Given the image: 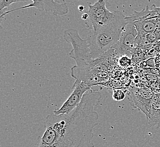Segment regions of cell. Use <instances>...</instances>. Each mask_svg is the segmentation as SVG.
<instances>
[{"mask_svg": "<svg viewBox=\"0 0 160 147\" xmlns=\"http://www.w3.org/2000/svg\"><path fill=\"white\" fill-rule=\"evenodd\" d=\"M101 98L100 92L90 89L70 113L49 114L44 122L46 130L34 147H94L93 130L99 124L94 108Z\"/></svg>", "mask_w": 160, "mask_h": 147, "instance_id": "obj_1", "label": "cell"}, {"mask_svg": "<svg viewBox=\"0 0 160 147\" xmlns=\"http://www.w3.org/2000/svg\"><path fill=\"white\" fill-rule=\"evenodd\" d=\"M63 37L65 41L73 47L69 55L76 63L71 69V76L75 79L74 83H83L92 87L106 82L116 64V59H118L114 49L94 59L87 40L82 39L76 30L70 28L65 30Z\"/></svg>", "mask_w": 160, "mask_h": 147, "instance_id": "obj_2", "label": "cell"}, {"mask_svg": "<svg viewBox=\"0 0 160 147\" xmlns=\"http://www.w3.org/2000/svg\"><path fill=\"white\" fill-rule=\"evenodd\" d=\"M113 21L108 25L88 31L87 40L90 54L94 59L100 57L114 46L119 40L126 25V17L122 12L115 10Z\"/></svg>", "mask_w": 160, "mask_h": 147, "instance_id": "obj_3", "label": "cell"}, {"mask_svg": "<svg viewBox=\"0 0 160 147\" xmlns=\"http://www.w3.org/2000/svg\"><path fill=\"white\" fill-rule=\"evenodd\" d=\"M88 5L89 9L86 12L89 18L85 21L87 30L103 27L113 21L115 12L108 9L105 1L99 0L92 5L90 3Z\"/></svg>", "mask_w": 160, "mask_h": 147, "instance_id": "obj_4", "label": "cell"}, {"mask_svg": "<svg viewBox=\"0 0 160 147\" xmlns=\"http://www.w3.org/2000/svg\"><path fill=\"white\" fill-rule=\"evenodd\" d=\"M137 36L138 32L134 23L127 21L126 25L121 34L119 40L111 48L114 49L117 58L119 59L123 56L128 57L132 56L135 49V41Z\"/></svg>", "mask_w": 160, "mask_h": 147, "instance_id": "obj_5", "label": "cell"}, {"mask_svg": "<svg viewBox=\"0 0 160 147\" xmlns=\"http://www.w3.org/2000/svg\"><path fill=\"white\" fill-rule=\"evenodd\" d=\"M155 95L152 90L144 88H131L128 90V99L133 107L144 114L148 120L152 99Z\"/></svg>", "mask_w": 160, "mask_h": 147, "instance_id": "obj_6", "label": "cell"}, {"mask_svg": "<svg viewBox=\"0 0 160 147\" xmlns=\"http://www.w3.org/2000/svg\"><path fill=\"white\" fill-rule=\"evenodd\" d=\"M32 3L28 4L26 6L18 7L14 9L11 10L3 12V14L0 16L1 22L2 21L3 17L11 12H15L16 10L20 9H25L30 7H34L37 9L39 12L46 11V12H52L54 16H62L66 15L68 12V7L66 2L60 3L58 1H38V0H32Z\"/></svg>", "mask_w": 160, "mask_h": 147, "instance_id": "obj_7", "label": "cell"}, {"mask_svg": "<svg viewBox=\"0 0 160 147\" xmlns=\"http://www.w3.org/2000/svg\"><path fill=\"white\" fill-rule=\"evenodd\" d=\"M73 91L68 99L60 108L55 109L53 113L55 115L67 114L71 113L80 105L86 92L91 89V87L83 83H74L72 87Z\"/></svg>", "mask_w": 160, "mask_h": 147, "instance_id": "obj_8", "label": "cell"}, {"mask_svg": "<svg viewBox=\"0 0 160 147\" xmlns=\"http://www.w3.org/2000/svg\"><path fill=\"white\" fill-rule=\"evenodd\" d=\"M148 126L152 128H160V92L155 93L152 101L151 111L148 120Z\"/></svg>", "mask_w": 160, "mask_h": 147, "instance_id": "obj_9", "label": "cell"}, {"mask_svg": "<svg viewBox=\"0 0 160 147\" xmlns=\"http://www.w3.org/2000/svg\"><path fill=\"white\" fill-rule=\"evenodd\" d=\"M150 9L148 5H147L145 8L142 9L140 12L135 11L132 15L126 17L127 21H132L135 23V21L151 19L158 18V16L156 12L152 7Z\"/></svg>", "mask_w": 160, "mask_h": 147, "instance_id": "obj_10", "label": "cell"}, {"mask_svg": "<svg viewBox=\"0 0 160 147\" xmlns=\"http://www.w3.org/2000/svg\"><path fill=\"white\" fill-rule=\"evenodd\" d=\"M157 18L146 19L136 21L134 23L138 34L147 35L153 33L156 30Z\"/></svg>", "mask_w": 160, "mask_h": 147, "instance_id": "obj_11", "label": "cell"}, {"mask_svg": "<svg viewBox=\"0 0 160 147\" xmlns=\"http://www.w3.org/2000/svg\"><path fill=\"white\" fill-rule=\"evenodd\" d=\"M127 92L128 91L127 89L124 90V89H119V88L114 89L112 97L115 101H122L124 100V98H125Z\"/></svg>", "mask_w": 160, "mask_h": 147, "instance_id": "obj_12", "label": "cell"}, {"mask_svg": "<svg viewBox=\"0 0 160 147\" xmlns=\"http://www.w3.org/2000/svg\"><path fill=\"white\" fill-rule=\"evenodd\" d=\"M26 2V1H19V0H0V16L3 14L2 10L6 7L10 6L12 3L17 2Z\"/></svg>", "mask_w": 160, "mask_h": 147, "instance_id": "obj_13", "label": "cell"}, {"mask_svg": "<svg viewBox=\"0 0 160 147\" xmlns=\"http://www.w3.org/2000/svg\"><path fill=\"white\" fill-rule=\"evenodd\" d=\"M119 64L122 67H128L131 64V60L130 59V57L123 56L119 58Z\"/></svg>", "mask_w": 160, "mask_h": 147, "instance_id": "obj_14", "label": "cell"}, {"mask_svg": "<svg viewBox=\"0 0 160 147\" xmlns=\"http://www.w3.org/2000/svg\"><path fill=\"white\" fill-rule=\"evenodd\" d=\"M147 66L149 67L150 68H156V64H155V60H154V58H149L147 60L145 61Z\"/></svg>", "mask_w": 160, "mask_h": 147, "instance_id": "obj_15", "label": "cell"}, {"mask_svg": "<svg viewBox=\"0 0 160 147\" xmlns=\"http://www.w3.org/2000/svg\"><path fill=\"white\" fill-rule=\"evenodd\" d=\"M153 45V48L156 52H157L158 54L160 55V41H157V43L154 44Z\"/></svg>", "mask_w": 160, "mask_h": 147, "instance_id": "obj_16", "label": "cell"}, {"mask_svg": "<svg viewBox=\"0 0 160 147\" xmlns=\"http://www.w3.org/2000/svg\"><path fill=\"white\" fill-rule=\"evenodd\" d=\"M151 71L152 73L160 75V69L157 68H151Z\"/></svg>", "mask_w": 160, "mask_h": 147, "instance_id": "obj_17", "label": "cell"}, {"mask_svg": "<svg viewBox=\"0 0 160 147\" xmlns=\"http://www.w3.org/2000/svg\"><path fill=\"white\" fill-rule=\"evenodd\" d=\"M155 30H160V17L157 19Z\"/></svg>", "mask_w": 160, "mask_h": 147, "instance_id": "obj_18", "label": "cell"}, {"mask_svg": "<svg viewBox=\"0 0 160 147\" xmlns=\"http://www.w3.org/2000/svg\"><path fill=\"white\" fill-rule=\"evenodd\" d=\"M81 18H82V19H83V21H86V20L89 18V16H88V13L86 12H83V14L82 15Z\"/></svg>", "mask_w": 160, "mask_h": 147, "instance_id": "obj_19", "label": "cell"}, {"mask_svg": "<svg viewBox=\"0 0 160 147\" xmlns=\"http://www.w3.org/2000/svg\"><path fill=\"white\" fill-rule=\"evenodd\" d=\"M78 10L80 11V12H83L85 10V7L83 5H79L78 7Z\"/></svg>", "mask_w": 160, "mask_h": 147, "instance_id": "obj_20", "label": "cell"}]
</instances>
